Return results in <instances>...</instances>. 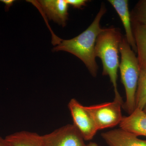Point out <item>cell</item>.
<instances>
[{"label": "cell", "instance_id": "cell-12", "mask_svg": "<svg viewBox=\"0 0 146 146\" xmlns=\"http://www.w3.org/2000/svg\"><path fill=\"white\" fill-rule=\"evenodd\" d=\"M140 69L146 68V25H132Z\"/></svg>", "mask_w": 146, "mask_h": 146}, {"label": "cell", "instance_id": "cell-7", "mask_svg": "<svg viewBox=\"0 0 146 146\" xmlns=\"http://www.w3.org/2000/svg\"><path fill=\"white\" fill-rule=\"evenodd\" d=\"M42 10L50 20L65 27L68 20L69 5L66 0L38 1Z\"/></svg>", "mask_w": 146, "mask_h": 146}, {"label": "cell", "instance_id": "cell-6", "mask_svg": "<svg viewBox=\"0 0 146 146\" xmlns=\"http://www.w3.org/2000/svg\"><path fill=\"white\" fill-rule=\"evenodd\" d=\"M46 146H86L84 140L73 124H68L42 135Z\"/></svg>", "mask_w": 146, "mask_h": 146}, {"label": "cell", "instance_id": "cell-17", "mask_svg": "<svg viewBox=\"0 0 146 146\" xmlns=\"http://www.w3.org/2000/svg\"><path fill=\"white\" fill-rule=\"evenodd\" d=\"M0 146H11L7 143L5 138H3L0 136Z\"/></svg>", "mask_w": 146, "mask_h": 146}, {"label": "cell", "instance_id": "cell-15", "mask_svg": "<svg viewBox=\"0 0 146 146\" xmlns=\"http://www.w3.org/2000/svg\"><path fill=\"white\" fill-rule=\"evenodd\" d=\"M66 2L69 5L72 6L74 8L80 9L86 5L88 2L87 0H66Z\"/></svg>", "mask_w": 146, "mask_h": 146}, {"label": "cell", "instance_id": "cell-14", "mask_svg": "<svg viewBox=\"0 0 146 146\" xmlns=\"http://www.w3.org/2000/svg\"><path fill=\"white\" fill-rule=\"evenodd\" d=\"M130 14L132 25H146V0L139 1Z\"/></svg>", "mask_w": 146, "mask_h": 146}, {"label": "cell", "instance_id": "cell-9", "mask_svg": "<svg viewBox=\"0 0 146 146\" xmlns=\"http://www.w3.org/2000/svg\"><path fill=\"white\" fill-rule=\"evenodd\" d=\"M117 13L125 31V38L134 52L136 53V42L133 36L131 14L127 0L108 1Z\"/></svg>", "mask_w": 146, "mask_h": 146}, {"label": "cell", "instance_id": "cell-3", "mask_svg": "<svg viewBox=\"0 0 146 146\" xmlns=\"http://www.w3.org/2000/svg\"><path fill=\"white\" fill-rule=\"evenodd\" d=\"M119 52L121 61L119 68L126 94V101L123 107L130 115L136 109V95L140 66L138 58L125 37H123L120 43Z\"/></svg>", "mask_w": 146, "mask_h": 146}, {"label": "cell", "instance_id": "cell-18", "mask_svg": "<svg viewBox=\"0 0 146 146\" xmlns=\"http://www.w3.org/2000/svg\"><path fill=\"white\" fill-rule=\"evenodd\" d=\"M86 146H100L99 145H98L96 143H94V142H91L88 145H86Z\"/></svg>", "mask_w": 146, "mask_h": 146}, {"label": "cell", "instance_id": "cell-19", "mask_svg": "<svg viewBox=\"0 0 146 146\" xmlns=\"http://www.w3.org/2000/svg\"><path fill=\"white\" fill-rule=\"evenodd\" d=\"M143 110L146 113V104L145 105V107L143 109Z\"/></svg>", "mask_w": 146, "mask_h": 146}, {"label": "cell", "instance_id": "cell-16", "mask_svg": "<svg viewBox=\"0 0 146 146\" xmlns=\"http://www.w3.org/2000/svg\"><path fill=\"white\" fill-rule=\"evenodd\" d=\"M0 2H2L5 5V10L6 11H8L11 7L13 5V3L15 2L14 0H1Z\"/></svg>", "mask_w": 146, "mask_h": 146}, {"label": "cell", "instance_id": "cell-4", "mask_svg": "<svg viewBox=\"0 0 146 146\" xmlns=\"http://www.w3.org/2000/svg\"><path fill=\"white\" fill-rule=\"evenodd\" d=\"M123 103L114 100L112 102L86 106L96 123L98 130L112 127L120 123L123 117Z\"/></svg>", "mask_w": 146, "mask_h": 146}, {"label": "cell", "instance_id": "cell-5", "mask_svg": "<svg viewBox=\"0 0 146 146\" xmlns=\"http://www.w3.org/2000/svg\"><path fill=\"white\" fill-rule=\"evenodd\" d=\"M73 121L84 141L92 140L98 131L92 116L84 106L75 99L70 100L68 105Z\"/></svg>", "mask_w": 146, "mask_h": 146}, {"label": "cell", "instance_id": "cell-13", "mask_svg": "<svg viewBox=\"0 0 146 146\" xmlns=\"http://www.w3.org/2000/svg\"><path fill=\"white\" fill-rule=\"evenodd\" d=\"M146 104V68L140 69L136 95V108L143 110Z\"/></svg>", "mask_w": 146, "mask_h": 146}, {"label": "cell", "instance_id": "cell-2", "mask_svg": "<svg viewBox=\"0 0 146 146\" xmlns=\"http://www.w3.org/2000/svg\"><path fill=\"white\" fill-rule=\"evenodd\" d=\"M119 29L114 27L104 28L96 39L95 48L96 57L100 58L103 65L102 74L108 76L114 88V100L123 103L118 90V70L119 66V52L123 38Z\"/></svg>", "mask_w": 146, "mask_h": 146}, {"label": "cell", "instance_id": "cell-8", "mask_svg": "<svg viewBox=\"0 0 146 146\" xmlns=\"http://www.w3.org/2000/svg\"><path fill=\"white\" fill-rule=\"evenodd\" d=\"M101 135L109 146H146V140L139 139L135 134L121 128L104 132Z\"/></svg>", "mask_w": 146, "mask_h": 146}, {"label": "cell", "instance_id": "cell-1", "mask_svg": "<svg viewBox=\"0 0 146 146\" xmlns=\"http://www.w3.org/2000/svg\"><path fill=\"white\" fill-rule=\"evenodd\" d=\"M107 11L104 3H102L98 13L92 23L86 30L72 39L63 40L52 34V43L56 46L54 51H64L74 54L86 65L93 77H96L98 67L96 60L95 48L99 35L104 30L100 23Z\"/></svg>", "mask_w": 146, "mask_h": 146}, {"label": "cell", "instance_id": "cell-11", "mask_svg": "<svg viewBox=\"0 0 146 146\" xmlns=\"http://www.w3.org/2000/svg\"><path fill=\"white\" fill-rule=\"evenodd\" d=\"M5 139L11 146H46L42 136L26 131L15 132Z\"/></svg>", "mask_w": 146, "mask_h": 146}, {"label": "cell", "instance_id": "cell-10", "mask_svg": "<svg viewBox=\"0 0 146 146\" xmlns=\"http://www.w3.org/2000/svg\"><path fill=\"white\" fill-rule=\"evenodd\" d=\"M120 128L135 134L146 137V113L143 110L136 108L127 117H123Z\"/></svg>", "mask_w": 146, "mask_h": 146}]
</instances>
